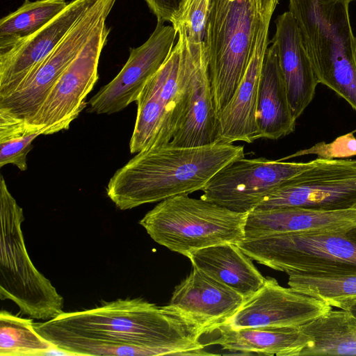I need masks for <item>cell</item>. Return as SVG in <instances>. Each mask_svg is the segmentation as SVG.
<instances>
[{
    "mask_svg": "<svg viewBox=\"0 0 356 356\" xmlns=\"http://www.w3.org/2000/svg\"><path fill=\"white\" fill-rule=\"evenodd\" d=\"M106 21L94 32L51 89L32 121L44 135L67 129L86 107V99L98 80L100 56L111 29Z\"/></svg>",
    "mask_w": 356,
    "mask_h": 356,
    "instance_id": "cell-12",
    "label": "cell"
},
{
    "mask_svg": "<svg viewBox=\"0 0 356 356\" xmlns=\"http://www.w3.org/2000/svg\"><path fill=\"white\" fill-rule=\"evenodd\" d=\"M352 0H289V11L318 83L356 111V37L349 18Z\"/></svg>",
    "mask_w": 356,
    "mask_h": 356,
    "instance_id": "cell-3",
    "label": "cell"
},
{
    "mask_svg": "<svg viewBox=\"0 0 356 356\" xmlns=\"http://www.w3.org/2000/svg\"><path fill=\"white\" fill-rule=\"evenodd\" d=\"M22 209L0 178V298L10 300L33 318L48 321L64 312L63 298L40 273L26 250Z\"/></svg>",
    "mask_w": 356,
    "mask_h": 356,
    "instance_id": "cell-6",
    "label": "cell"
},
{
    "mask_svg": "<svg viewBox=\"0 0 356 356\" xmlns=\"http://www.w3.org/2000/svg\"><path fill=\"white\" fill-rule=\"evenodd\" d=\"M193 267L232 289L245 299L257 292L266 278L236 243H225L191 252Z\"/></svg>",
    "mask_w": 356,
    "mask_h": 356,
    "instance_id": "cell-21",
    "label": "cell"
},
{
    "mask_svg": "<svg viewBox=\"0 0 356 356\" xmlns=\"http://www.w3.org/2000/svg\"><path fill=\"white\" fill-rule=\"evenodd\" d=\"M346 311H348L353 316V318L356 320V302L355 304H353V305H351L350 307H349Z\"/></svg>",
    "mask_w": 356,
    "mask_h": 356,
    "instance_id": "cell-34",
    "label": "cell"
},
{
    "mask_svg": "<svg viewBox=\"0 0 356 356\" xmlns=\"http://www.w3.org/2000/svg\"><path fill=\"white\" fill-rule=\"evenodd\" d=\"M183 0H145L150 11L156 16L157 22L171 21L179 10Z\"/></svg>",
    "mask_w": 356,
    "mask_h": 356,
    "instance_id": "cell-31",
    "label": "cell"
},
{
    "mask_svg": "<svg viewBox=\"0 0 356 356\" xmlns=\"http://www.w3.org/2000/svg\"><path fill=\"white\" fill-rule=\"evenodd\" d=\"M262 18L259 0L210 1L207 44L217 118L242 80Z\"/></svg>",
    "mask_w": 356,
    "mask_h": 356,
    "instance_id": "cell-5",
    "label": "cell"
},
{
    "mask_svg": "<svg viewBox=\"0 0 356 356\" xmlns=\"http://www.w3.org/2000/svg\"><path fill=\"white\" fill-rule=\"evenodd\" d=\"M248 214L183 194L161 201L139 223L155 242L188 257L199 249L244 239Z\"/></svg>",
    "mask_w": 356,
    "mask_h": 356,
    "instance_id": "cell-4",
    "label": "cell"
},
{
    "mask_svg": "<svg viewBox=\"0 0 356 356\" xmlns=\"http://www.w3.org/2000/svg\"><path fill=\"white\" fill-rule=\"evenodd\" d=\"M356 224V209L316 211L298 207L252 210L247 216L244 238L332 231Z\"/></svg>",
    "mask_w": 356,
    "mask_h": 356,
    "instance_id": "cell-19",
    "label": "cell"
},
{
    "mask_svg": "<svg viewBox=\"0 0 356 356\" xmlns=\"http://www.w3.org/2000/svg\"><path fill=\"white\" fill-rule=\"evenodd\" d=\"M220 337L209 344L242 353L277 356H299L309 343L300 326L259 327L232 329L222 325L217 330Z\"/></svg>",
    "mask_w": 356,
    "mask_h": 356,
    "instance_id": "cell-23",
    "label": "cell"
},
{
    "mask_svg": "<svg viewBox=\"0 0 356 356\" xmlns=\"http://www.w3.org/2000/svg\"><path fill=\"white\" fill-rule=\"evenodd\" d=\"M35 330L74 355H204L203 334L168 305L118 299L83 311L63 312Z\"/></svg>",
    "mask_w": 356,
    "mask_h": 356,
    "instance_id": "cell-1",
    "label": "cell"
},
{
    "mask_svg": "<svg viewBox=\"0 0 356 356\" xmlns=\"http://www.w3.org/2000/svg\"><path fill=\"white\" fill-rule=\"evenodd\" d=\"M117 0H97L63 40L10 93L0 97V110L31 123L51 89L94 32L106 21Z\"/></svg>",
    "mask_w": 356,
    "mask_h": 356,
    "instance_id": "cell-9",
    "label": "cell"
},
{
    "mask_svg": "<svg viewBox=\"0 0 356 356\" xmlns=\"http://www.w3.org/2000/svg\"><path fill=\"white\" fill-rule=\"evenodd\" d=\"M66 0H24L15 11L0 19V52L28 38L58 15Z\"/></svg>",
    "mask_w": 356,
    "mask_h": 356,
    "instance_id": "cell-25",
    "label": "cell"
},
{
    "mask_svg": "<svg viewBox=\"0 0 356 356\" xmlns=\"http://www.w3.org/2000/svg\"><path fill=\"white\" fill-rule=\"evenodd\" d=\"M354 132L355 131L340 136L329 143L319 142L312 147L300 150L282 159L307 154H316L317 158L323 159H345L356 156V138L353 135Z\"/></svg>",
    "mask_w": 356,
    "mask_h": 356,
    "instance_id": "cell-30",
    "label": "cell"
},
{
    "mask_svg": "<svg viewBox=\"0 0 356 356\" xmlns=\"http://www.w3.org/2000/svg\"><path fill=\"white\" fill-rule=\"evenodd\" d=\"M44 130L42 125L30 123L0 110V167L13 164L22 171L26 170L32 142L44 135Z\"/></svg>",
    "mask_w": 356,
    "mask_h": 356,
    "instance_id": "cell-27",
    "label": "cell"
},
{
    "mask_svg": "<svg viewBox=\"0 0 356 356\" xmlns=\"http://www.w3.org/2000/svg\"><path fill=\"white\" fill-rule=\"evenodd\" d=\"M177 35L172 25L157 22L142 45L130 48L129 58L115 77L90 99L88 112L113 114L136 102L146 83L168 58Z\"/></svg>",
    "mask_w": 356,
    "mask_h": 356,
    "instance_id": "cell-13",
    "label": "cell"
},
{
    "mask_svg": "<svg viewBox=\"0 0 356 356\" xmlns=\"http://www.w3.org/2000/svg\"><path fill=\"white\" fill-rule=\"evenodd\" d=\"M313 163L314 160L297 163L243 157L217 172L202 189L200 197L233 211L249 213L286 181Z\"/></svg>",
    "mask_w": 356,
    "mask_h": 356,
    "instance_id": "cell-11",
    "label": "cell"
},
{
    "mask_svg": "<svg viewBox=\"0 0 356 356\" xmlns=\"http://www.w3.org/2000/svg\"><path fill=\"white\" fill-rule=\"evenodd\" d=\"M211 0H183L170 22L178 39L192 55L207 56V25Z\"/></svg>",
    "mask_w": 356,
    "mask_h": 356,
    "instance_id": "cell-29",
    "label": "cell"
},
{
    "mask_svg": "<svg viewBox=\"0 0 356 356\" xmlns=\"http://www.w3.org/2000/svg\"><path fill=\"white\" fill-rule=\"evenodd\" d=\"M279 0H259V11L262 16L274 12Z\"/></svg>",
    "mask_w": 356,
    "mask_h": 356,
    "instance_id": "cell-32",
    "label": "cell"
},
{
    "mask_svg": "<svg viewBox=\"0 0 356 356\" xmlns=\"http://www.w3.org/2000/svg\"><path fill=\"white\" fill-rule=\"evenodd\" d=\"M244 300L232 289L193 266L175 286L168 305L194 323L204 334L224 325Z\"/></svg>",
    "mask_w": 356,
    "mask_h": 356,
    "instance_id": "cell-16",
    "label": "cell"
},
{
    "mask_svg": "<svg viewBox=\"0 0 356 356\" xmlns=\"http://www.w3.org/2000/svg\"><path fill=\"white\" fill-rule=\"evenodd\" d=\"M44 355H49V356H58V355H74L73 353L65 350L60 348H58L57 346H55L52 348L51 349L47 351Z\"/></svg>",
    "mask_w": 356,
    "mask_h": 356,
    "instance_id": "cell-33",
    "label": "cell"
},
{
    "mask_svg": "<svg viewBox=\"0 0 356 356\" xmlns=\"http://www.w3.org/2000/svg\"><path fill=\"white\" fill-rule=\"evenodd\" d=\"M275 47L264 58L257 107L259 138L277 140L293 132L296 125Z\"/></svg>",
    "mask_w": 356,
    "mask_h": 356,
    "instance_id": "cell-22",
    "label": "cell"
},
{
    "mask_svg": "<svg viewBox=\"0 0 356 356\" xmlns=\"http://www.w3.org/2000/svg\"><path fill=\"white\" fill-rule=\"evenodd\" d=\"M183 48L190 60L188 109L183 124L169 143L186 147L211 145L216 143L217 115L208 57L192 56Z\"/></svg>",
    "mask_w": 356,
    "mask_h": 356,
    "instance_id": "cell-20",
    "label": "cell"
},
{
    "mask_svg": "<svg viewBox=\"0 0 356 356\" xmlns=\"http://www.w3.org/2000/svg\"><path fill=\"white\" fill-rule=\"evenodd\" d=\"M309 343L299 356L356 355V320L346 310H330L300 326Z\"/></svg>",
    "mask_w": 356,
    "mask_h": 356,
    "instance_id": "cell-24",
    "label": "cell"
},
{
    "mask_svg": "<svg viewBox=\"0 0 356 356\" xmlns=\"http://www.w3.org/2000/svg\"><path fill=\"white\" fill-rule=\"evenodd\" d=\"M331 309L325 302L267 277L264 285L245 299L225 325L232 329L300 327Z\"/></svg>",
    "mask_w": 356,
    "mask_h": 356,
    "instance_id": "cell-14",
    "label": "cell"
},
{
    "mask_svg": "<svg viewBox=\"0 0 356 356\" xmlns=\"http://www.w3.org/2000/svg\"><path fill=\"white\" fill-rule=\"evenodd\" d=\"M237 245L252 260L287 274H356V224L244 238Z\"/></svg>",
    "mask_w": 356,
    "mask_h": 356,
    "instance_id": "cell-7",
    "label": "cell"
},
{
    "mask_svg": "<svg viewBox=\"0 0 356 356\" xmlns=\"http://www.w3.org/2000/svg\"><path fill=\"white\" fill-rule=\"evenodd\" d=\"M289 286L325 304L346 310L356 302V274H288Z\"/></svg>",
    "mask_w": 356,
    "mask_h": 356,
    "instance_id": "cell-26",
    "label": "cell"
},
{
    "mask_svg": "<svg viewBox=\"0 0 356 356\" xmlns=\"http://www.w3.org/2000/svg\"><path fill=\"white\" fill-rule=\"evenodd\" d=\"M244 156L243 145L232 143L189 147L168 143L137 153L114 173L106 193L121 210L189 195L202 191L217 172Z\"/></svg>",
    "mask_w": 356,
    "mask_h": 356,
    "instance_id": "cell-2",
    "label": "cell"
},
{
    "mask_svg": "<svg viewBox=\"0 0 356 356\" xmlns=\"http://www.w3.org/2000/svg\"><path fill=\"white\" fill-rule=\"evenodd\" d=\"M275 22L276 31L271 42L277 55L291 111L297 120L313 100L318 82L291 13H282Z\"/></svg>",
    "mask_w": 356,
    "mask_h": 356,
    "instance_id": "cell-18",
    "label": "cell"
},
{
    "mask_svg": "<svg viewBox=\"0 0 356 356\" xmlns=\"http://www.w3.org/2000/svg\"><path fill=\"white\" fill-rule=\"evenodd\" d=\"M190 60L177 40L168 58L148 81L137 102L130 152L168 144L183 124L188 109Z\"/></svg>",
    "mask_w": 356,
    "mask_h": 356,
    "instance_id": "cell-8",
    "label": "cell"
},
{
    "mask_svg": "<svg viewBox=\"0 0 356 356\" xmlns=\"http://www.w3.org/2000/svg\"><path fill=\"white\" fill-rule=\"evenodd\" d=\"M282 207L327 211L356 209V160L317 158L254 210Z\"/></svg>",
    "mask_w": 356,
    "mask_h": 356,
    "instance_id": "cell-10",
    "label": "cell"
},
{
    "mask_svg": "<svg viewBox=\"0 0 356 356\" xmlns=\"http://www.w3.org/2000/svg\"><path fill=\"white\" fill-rule=\"evenodd\" d=\"M35 329L31 318L0 312V356H35L55 347Z\"/></svg>",
    "mask_w": 356,
    "mask_h": 356,
    "instance_id": "cell-28",
    "label": "cell"
},
{
    "mask_svg": "<svg viewBox=\"0 0 356 356\" xmlns=\"http://www.w3.org/2000/svg\"><path fill=\"white\" fill-rule=\"evenodd\" d=\"M273 13L263 16L245 72L231 99L218 115L216 143L236 141L252 143L259 138L257 122L259 85L269 42V25Z\"/></svg>",
    "mask_w": 356,
    "mask_h": 356,
    "instance_id": "cell-17",
    "label": "cell"
},
{
    "mask_svg": "<svg viewBox=\"0 0 356 356\" xmlns=\"http://www.w3.org/2000/svg\"><path fill=\"white\" fill-rule=\"evenodd\" d=\"M97 0H72L40 29L10 49L0 52V97L13 92L63 40Z\"/></svg>",
    "mask_w": 356,
    "mask_h": 356,
    "instance_id": "cell-15",
    "label": "cell"
}]
</instances>
